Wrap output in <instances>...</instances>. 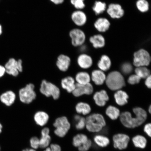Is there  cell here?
<instances>
[{"label":"cell","mask_w":151,"mask_h":151,"mask_svg":"<svg viewBox=\"0 0 151 151\" xmlns=\"http://www.w3.org/2000/svg\"><path fill=\"white\" fill-rule=\"evenodd\" d=\"M93 99L96 104L98 106L103 107L109 101V97L107 92L103 90L96 92L94 94Z\"/></svg>","instance_id":"cell-16"},{"label":"cell","mask_w":151,"mask_h":151,"mask_svg":"<svg viewBox=\"0 0 151 151\" xmlns=\"http://www.w3.org/2000/svg\"><path fill=\"white\" fill-rule=\"evenodd\" d=\"M35 88V86L33 84L29 83L21 88L18 92L19 98L20 101L25 104H29L33 101L37 97Z\"/></svg>","instance_id":"cell-5"},{"label":"cell","mask_w":151,"mask_h":151,"mask_svg":"<svg viewBox=\"0 0 151 151\" xmlns=\"http://www.w3.org/2000/svg\"><path fill=\"white\" fill-rule=\"evenodd\" d=\"M44 151H62L61 146L59 145L53 143L45 149Z\"/></svg>","instance_id":"cell-40"},{"label":"cell","mask_w":151,"mask_h":151,"mask_svg":"<svg viewBox=\"0 0 151 151\" xmlns=\"http://www.w3.org/2000/svg\"><path fill=\"white\" fill-rule=\"evenodd\" d=\"M134 116L131 113L126 111L120 114V121L124 127L128 128H135L142 125L146 122L147 114L146 111L139 107L133 109Z\"/></svg>","instance_id":"cell-1"},{"label":"cell","mask_w":151,"mask_h":151,"mask_svg":"<svg viewBox=\"0 0 151 151\" xmlns=\"http://www.w3.org/2000/svg\"><path fill=\"white\" fill-rule=\"evenodd\" d=\"M3 126L2 124L1 123V122H0V134H1L2 133V132H3Z\"/></svg>","instance_id":"cell-47"},{"label":"cell","mask_w":151,"mask_h":151,"mask_svg":"<svg viewBox=\"0 0 151 151\" xmlns=\"http://www.w3.org/2000/svg\"><path fill=\"white\" fill-rule=\"evenodd\" d=\"M85 0H70V2L77 10H82L86 7Z\"/></svg>","instance_id":"cell-37"},{"label":"cell","mask_w":151,"mask_h":151,"mask_svg":"<svg viewBox=\"0 0 151 151\" xmlns=\"http://www.w3.org/2000/svg\"><path fill=\"white\" fill-rule=\"evenodd\" d=\"M93 140L96 145L102 148L108 146L110 143V139L108 137L100 134L94 136Z\"/></svg>","instance_id":"cell-25"},{"label":"cell","mask_w":151,"mask_h":151,"mask_svg":"<svg viewBox=\"0 0 151 151\" xmlns=\"http://www.w3.org/2000/svg\"><path fill=\"white\" fill-rule=\"evenodd\" d=\"M143 131L148 137H151V124L150 123L145 124L143 128Z\"/></svg>","instance_id":"cell-42"},{"label":"cell","mask_w":151,"mask_h":151,"mask_svg":"<svg viewBox=\"0 0 151 151\" xmlns=\"http://www.w3.org/2000/svg\"><path fill=\"white\" fill-rule=\"evenodd\" d=\"M145 81V84L147 88H151V75L147 77Z\"/></svg>","instance_id":"cell-44"},{"label":"cell","mask_w":151,"mask_h":151,"mask_svg":"<svg viewBox=\"0 0 151 151\" xmlns=\"http://www.w3.org/2000/svg\"><path fill=\"white\" fill-rule=\"evenodd\" d=\"M111 61L109 57L106 55H103L101 56L97 64L99 70L103 71L108 70L111 66Z\"/></svg>","instance_id":"cell-27"},{"label":"cell","mask_w":151,"mask_h":151,"mask_svg":"<svg viewBox=\"0 0 151 151\" xmlns=\"http://www.w3.org/2000/svg\"><path fill=\"white\" fill-rule=\"evenodd\" d=\"M50 129L48 127H45L41 131V137L40 140V147L45 149L50 145L51 137L50 135Z\"/></svg>","instance_id":"cell-19"},{"label":"cell","mask_w":151,"mask_h":151,"mask_svg":"<svg viewBox=\"0 0 151 151\" xmlns=\"http://www.w3.org/2000/svg\"><path fill=\"white\" fill-rule=\"evenodd\" d=\"M52 3L55 5H59L64 3L65 0H50Z\"/></svg>","instance_id":"cell-45"},{"label":"cell","mask_w":151,"mask_h":151,"mask_svg":"<svg viewBox=\"0 0 151 151\" xmlns=\"http://www.w3.org/2000/svg\"><path fill=\"white\" fill-rule=\"evenodd\" d=\"M105 113L107 116L113 120H116L119 118L120 115L119 109L112 105L109 106L107 107Z\"/></svg>","instance_id":"cell-31"},{"label":"cell","mask_w":151,"mask_h":151,"mask_svg":"<svg viewBox=\"0 0 151 151\" xmlns=\"http://www.w3.org/2000/svg\"><path fill=\"white\" fill-rule=\"evenodd\" d=\"M76 111L79 114L87 115L91 112V109L88 104L80 102L77 104L75 107Z\"/></svg>","instance_id":"cell-30"},{"label":"cell","mask_w":151,"mask_h":151,"mask_svg":"<svg viewBox=\"0 0 151 151\" xmlns=\"http://www.w3.org/2000/svg\"><path fill=\"white\" fill-rule=\"evenodd\" d=\"M22 151H37L36 150H34L32 148H26L24 149Z\"/></svg>","instance_id":"cell-46"},{"label":"cell","mask_w":151,"mask_h":151,"mask_svg":"<svg viewBox=\"0 0 151 151\" xmlns=\"http://www.w3.org/2000/svg\"><path fill=\"white\" fill-rule=\"evenodd\" d=\"M107 14L111 18L119 19L124 16V11L121 5L117 3H111L107 7Z\"/></svg>","instance_id":"cell-10"},{"label":"cell","mask_w":151,"mask_h":151,"mask_svg":"<svg viewBox=\"0 0 151 151\" xmlns=\"http://www.w3.org/2000/svg\"><path fill=\"white\" fill-rule=\"evenodd\" d=\"M61 84L62 88L68 93L73 92L76 85L75 79L71 76L66 77L62 79Z\"/></svg>","instance_id":"cell-23"},{"label":"cell","mask_w":151,"mask_h":151,"mask_svg":"<svg viewBox=\"0 0 151 151\" xmlns=\"http://www.w3.org/2000/svg\"><path fill=\"white\" fill-rule=\"evenodd\" d=\"M29 143L31 148L37 150L40 147V140L38 137H33L30 139Z\"/></svg>","instance_id":"cell-38"},{"label":"cell","mask_w":151,"mask_h":151,"mask_svg":"<svg viewBox=\"0 0 151 151\" xmlns=\"http://www.w3.org/2000/svg\"><path fill=\"white\" fill-rule=\"evenodd\" d=\"M107 5L105 3L101 1H96L92 7V10L97 15H99L106 10Z\"/></svg>","instance_id":"cell-32"},{"label":"cell","mask_w":151,"mask_h":151,"mask_svg":"<svg viewBox=\"0 0 151 151\" xmlns=\"http://www.w3.org/2000/svg\"><path fill=\"white\" fill-rule=\"evenodd\" d=\"M0 150H1V147H0Z\"/></svg>","instance_id":"cell-50"},{"label":"cell","mask_w":151,"mask_h":151,"mask_svg":"<svg viewBox=\"0 0 151 151\" xmlns=\"http://www.w3.org/2000/svg\"><path fill=\"white\" fill-rule=\"evenodd\" d=\"M2 33V27L1 24H0V35H1Z\"/></svg>","instance_id":"cell-48"},{"label":"cell","mask_w":151,"mask_h":151,"mask_svg":"<svg viewBox=\"0 0 151 151\" xmlns=\"http://www.w3.org/2000/svg\"><path fill=\"white\" fill-rule=\"evenodd\" d=\"M130 137L124 133H118L113 136V146L115 148L119 150H125L128 147Z\"/></svg>","instance_id":"cell-9"},{"label":"cell","mask_w":151,"mask_h":151,"mask_svg":"<svg viewBox=\"0 0 151 151\" xmlns=\"http://www.w3.org/2000/svg\"><path fill=\"white\" fill-rule=\"evenodd\" d=\"M75 127L78 130H82L86 128V118L79 115H76L74 117Z\"/></svg>","instance_id":"cell-35"},{"label":"cell","mask_w":151,"mask_h":151,"mask_svg":"<svg viewBox=\"0 0 151 151\" xmlns=\"http://www.w3.org/2000/svg\"><path fill=\"white\" fill-rule=\"evenodd\" d=\"M55 128L54 133L57 137L62 138L67 134L70 129L71 124L67 117L62 116L56 119L53 123Z\"/></svg>","instance_id":"cell-4"},{"label":"cell","mask_w":151,"mask_h":151,"mask_svg":"<svg viewBox=\"0 0 151 151\" xmlns=\"http://www.w3.org/2000/svg\"><path fill=\"white\" fill-rule=\"evenodd\" d=\"M92 146V141L89 139L86 144L83 146L78 148V150L79 151H88L91 148Z\"/></svg>","instance_id":"cell-41"},{"label":"cell","mask_w":151,"mask_h":151,"mask_svg":"<svg viewBox=\"0 0 151 151\" xmlns=\"http://www.w3.org/2000/svg\"><path fill=\"white\" fill-rule=\"evenodd\" d=\"M135 74L140 78L146 79L150 75V71L146 67H136L135 70Z\"/></svg>","instance_id":"cell-34"},{"label":"cell","mask_w":151,"mask_h":151,"mask_svg":"<svg viewBox=\"0 0 151 151\" xmlns=\"http://www.w3.org/2000/svg\"><path fill=\"white\" fill-rule=\"evenodd\" d=\"M69 36L72 45L74 47H80L86 42V36L84 32L78 28H75L69 32Z\"/></svg>","instance_id":"cell-8"},{"label":"cell","mask_w":151,"mask_h":151,"mask_svg":"<svg viewBox=\"0 0 151 151\" xmlns=\"http://www.w3.org/2000/svg\"><path fill=\"white\" fill-rule=\"evenodd\" d=\"M71 59L69 56L61 54L58 56L56 65L58 69L62 72L68 70L70 66Z\"/></svg>","instance_id":"cell-15"},{"label":"cell","mask_w":151,"mask_h":151,"mask_svg":"<svg viewBox=\"0 0 151 151\" xmlns=\"http://www.w3.org/2000/svg\"><path fill=\"white\" fill-rule=\"evenodd\" d=\"M17 95L12 90L6 91L0 95V101L5 106L9 107L14 104L16 101Z\"/></svg>","instance_id":"cell-11"},{"label":"cell","mask_w":151,"mask_h":151,"mask_svg":"<svg viewBox=\"0 0 151 151\" xmlns=\"http://www.w3.org/2000/svg\"><path fill=\"white\" fill-rule=\"evenodd\" d=\"M141 78L136 74L132 75L128 77L127 82L131 85H135L139 83Z\"/></svg>","instance_id":"cell-39"},{"label":"cell","mask_w":151,"mask_h":151,"mask_svg":"<svg viewBox=\"0 0 151 151\" xmlns=\"http://www.w3.org/2000/svg\"><path fill=\"white\" fill-rule=\"evenodd\" d=\"M75 80L77 84L81 85H86L90 83L91 76L86 72H80L76 75Z\"/></svg>","instance_id":"cell-29"},{"label":"cell","mask_w":151,"mask_h":151,"mask_svg":"<svg viewBox=\"0 0 151 151\" xmlns=\"http://www.w3.org/2000/svg\"><path fill=\"white\" fill-rule=\"evenodd\" d=\"M93 92V86L90 83L86 85L76 83L75 89L72 93L75 97H79L84 94L90 95Z\"/></svg>","instance_id":"cell-13"},{"label":"cell","mask_w":151,"mask_h":151,"mask_svg":"<svg viewBox=\"0 0 151 151\" xmlns=\"http://www.w3.org/2000/svg\"><path fill=\"white\" fill-rule=\"evenodd\" d=\"M136 6L139 12L146 13L150 9V4L147 0H137L136 3Z\"/></svg>","instance_id":"cell-33"},{"label":"cell","mask_w":151,"mask_h":151,"mask_svg":"<svg viewBox=\"0 0 151 151\" xmlns=\"http://www.w3.org/2000/svg\"><path fill=\"white\" fill-rule=\"evenodd\" d=\"M106 76L104 72L100 70H95L92 72L91 78L97 86H101L105 82Z\"/></svg>","instance_id":"cell-21"},{"label":"cell","mask_w":151,"mask_h":151,"mask_svg":"<svg viewBox=\"0 0 151 151\" xmlns=\"http://www.w3.org/2000/svg\"><path fill=\"white\" fill-rule=\"evenodd\" d=\"M114 98L116 103L120 106H122L128 103L129 96L126 92L120 90L117 91L114 93Z\"/></svg>","instance_id":"cell-24"},{"label":"cell","mask_w":151,"mask_h":151,"mask_svg":"<svg viewBox=\"0 0 151 151\" xmlns=\"http://www.w3.org/2000/svg\"><path fill=\"white\" fill-rule=\"evenodd\" d=\"M6 74V71L4 65H0V78H2Z\"/></svg>","instance_id":"cell-43"},{"label":"cell","mask_w":151,"mask_h":151,"mask_svg":"<svg viewBox=\"0 0 151 151\" xmlns=\"http://www.w3.org/2000/svg\"><path fill=\"white\" fill-rule=\"evenodd\" d=\"M105 82L109 89L115 91L121 89L125 86L123 76L121 73L116 71L109 73L106 77Z\"/></svg>","instance_id":"cell-3"},{"label":"cell","mask_w":151,"mask_h":151,"mask_svg":"<svg viewBox=\"0 0 151 151\" xmlns=\"http://www.w3.org/2000/svg\"><path fill=\"white\" fill-rule=\"evenodd\" d=\"M40 91L47 97H52L54 100L59 99L60 90L57 86L46 80L41 82Z\"/></svg>","instance_id":"cell-6"},{"label":"cell","mask_w":151,"mask_h":151,"mask_svg":"<svg viewBox=\"0 0 151 151\" xmlns=\"http://www.w3.org/2000/svg\"><path fill=\"white\" fill-rule=\"evenodd\" d=\"M86 128L88 132L98 133L101 132L106 125V122L102 115L93 113L86 118Z\"/></svg>","instance_id":"cell-2"},{"label":"cell","mask_w":151,"mask_h":151,"mask_svg":"<svg viewBox=\"0 0 151 151\" xmlns=\"http://www.w3.org/2000/svg\"><path fill=\"white\" fill-rule=\"evenodd\" d=\"M122 73L125 75L130 74L133 70V66L129 62H126L122 64L121 67Z\"/></svg>","instance_id":"cell-36"},{"label":"cell","mask_w":151,"mask_h":151,"mask_svg":"<svg viewBox=\"0 0 151 151\" xmlns=\"http://www.w3.org/2000/svg\"><path fill=\"white\" fill-rule=\"evenodd\" d=\"M71 18L73 23L78 27L84 26L87 21L86 14L82 10L73 11L71 14Z\"/></svg>","instance_id":"cell-14"},{"label":"cell","mask_w":151,"mask_h":151,"mask_svg":"<svg viewBox=\"0 0 151 151\" xmlns=\"http://www.w3.org/2000/svg\"><path fill=\"white\" fill-rule=\"evenodd\" d=\"M50 118L48 113L43 111H39L34 115V121L37 125L43 127L46 125Z\"/></svg>","instance_id":"cell-20"},{"label":"cell","mask_w":151,"mask_h":151,"mask_svg":"<svg viewBox=\"0 0 151 151\" xmlns=\"http://www.w3.org/2000/svg\"><path fill=\"white\" fill-rule=\"evenodd\" d=\"M151 58L150 53L144 49H140L134 53L133 64L136 67H147L150 65Z\"/></svg>","instance_id":"cell-7"},{"label":"cell","mask_w":151,"mask_h":151,"mask_svg":"<svg viewBox=\"0 0 151 151\" xmlns=\"http://www.w3.org/2000/svg\"><path fill=\"white\" fill-rule=\"evenodd\" d=\"M93 60L88 54L82 53L77 58V63L79 67L83 69L89 68L93 65Z\"/></svg>","instance_id":"cell-17"},{"label":"cell","mask_w":151,"mask_h":151,"mask_svg":"<svg viewBox=\"0 0 151 151\" xmlns=\"http://www.w3.org/2000/svg\"><path fill=\"white\" fill-rule=\"evenodd\" d=\"M87 136L82 133L77 134L73 137L72 143L73 146L78 148L84 145L88 139Z\"/></svg>","instance_id":"cell-28"},{"label":"cell","mask_w":151,"mask_h":151,"mask_svg":"<svg viewBox=\"0 0 151 151\" xmlns=\"http://www.w3.org/2000/svg\"><path fill=\"white\" fill-rule=\"evenodd\" d=\"M94 28L100 33H104L110 28L111 23L108 19L99 18L97 19L94 24Z\"/></svg>","instance_id":"cell-18"},{"label":"cell","mask_w":151,"mask_h":151,"mask_svg":"<svg viewBox=\"0 0 151 151\" xmlns=\"http://www.w3.org/2000/svg\"><path fill=\"white\" fill-rule=\"evenodd\" d=\"M148 111H149V113H151V106H150V107H149V108L148 109Z\"/></svg>","instance_id":"cell-49"},{"label":"cell","mask_w":151,"mask_h":151,"mask_svg":"<svg viewBox=\"0 0 151 151\" xmlns=\"http://www.w3.org/2000/svg\"><path fill=\"white\" fill-rule=\"evenodd\" d=\"M6 74L14 77L18 76L19 73L18 70L17 60L15 58H9L4 65Z\"/></svg>","instance_id":"cell-12"},{"label":"cell","mask_w":151,"mask_h":151,"mask_svg":"<svg viewBox=\"0 0 151 151\" xmlns=\"http://www.w3.org/2000/svg\"><path fill=\"white\" fill-rule=\"evenodd\" d=\"M132 142L136 148L144 149L146 148L147 144L146 138L141 135H137L132 138Z\"/></svg>","instance_id":"cell-26"},{"label":"cell","mask_w":151,"mask_h":151,"mask_svg":"<svg viewBox=\"0 0 151 151\" xmlns=\"http://www.w3.org/2000/svg\"><path fill=\"white\" fill-rule=\"evenodd\" d=\"M89 41L95 49L103 48L106 44L105 37L101 34H97L91 37Z\"/></svg>","instance_id":"cell-22"}]
</instances>
